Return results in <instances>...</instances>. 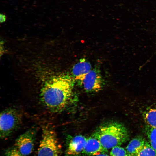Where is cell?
I'll list each match as a JSON object with an SVG mask.
<instances>
[{
	"label": "cell",
	"instance_id": "9c48e42d",
	"mask_svg": "<svg viewBox=\"0 0 156 156\" xmlns=\"http://www.w3.org/2000/svg\"><path fill=\"white\" fill-rule=\"evenodd\" d=\"M90 62L85 59H81L74 65L72 70V76L76 80L81 82L86 75L92 70Z\"/></svg>",
	"mask_w": 156,
	"mask_h": 156
},
{
	"label": "cell",
	"instance_id": "6da1fadb",
	"mask_svg": "<svg viewBox=\"0 0 156 156\" xmlns=\"http://www.w3.org/2000/svg\"><path fill=\"white\" fill-rule=\"evenodd\" d=\"M75 81L71 75L67 74L49 77L40 90V97L43 104L53 112L64 109L72 98Z\"/></svg>",
	"mask_w": 156,
	"mask_h": 156
},
{
	"label": "cell",
	"instance_id": "ac0fdd59",
	"mask_svg": "<svg viewBox=\"0 0 156 156\" xmlns=\"http://www.w3.org/2000/svg\"><path fill=\"white\" fill-rule=\"evenodd\" d=\"M125 156H132L129 155H128V154H127V155H126Z\"/></svg>",
	"mask_w": 156,
	"mask_h": 156
},
{
	"label": "cell",
	"instance_id": "7a4b0ae2",
	"mask_svg": "<svg viewBox=\"0 0 156 156\" xmlns=\"http://www.w3.org/2000/svg\"><path fill=\"white\" fill-rule=\"evenodd\" d=\"M92 136L97 139L107 150L125 143L129 138L127 128L122 124L116 122L104 124L94 132Z\"/></svg>",
	"mask_w": 156,
	"mask_h": 156
},
{
	"label": "cell",
	"instance_id": "5bb4252c",
	"mask_svg": "<svg viewBox=\"0 0 156 156\" xmlns=\"http://www.w3.org/2000/svg\"><path fill=\"white\" fill-rule=\"evenodd\" d=\"M127 154L126 149L120 146L113 147L110 152V156H125Z\"/></svg>",
	"mask_w": 156,
	"mask_h": 156
},
{
	"label": "cell",
	"instance_id": "8992f818",
	"mask_svg": "<svg viewBox=\"0 0 156 156\" xmlns=\"http://www.w3.org/2000/svg\"><path fill=\"white\" fill-rule=\"evenodd\" d=\"M84 89L88 92H96L101 90L103 80L99 70L96 68L92 69L81 82Z\"/></svg>",
	"mask_w": 156,
	"mask_h": 156
},
{
	"label": "cell",
	"instance_id": "277c9868",
	"mask_svg": "<svg viewBox=\"0 0 156 156\" xmlns=\"http://www.w3.org/2000/svg\"><path fill=\"white\" fill-rule=\"evenodd\" d=\"M0 116V136L4 139L11 135L20 127L22 115L17 109L9 108L2 111Z\"/></svg>",
	"mask_w": 156,
	"mask_h": 156
},
{
	"label": "cell",
	"instance_id": "7c38bea8",
	"mask_svg": "<svg viewBox=\"0 0 156 156\" xmlns=\"http://www.w3.org/2000/svg\"><path fill=\"white\" fill-rule=\"evenodd\" d=\"M135 156H156V151L148 141H146L143 148Z\"/></svg>",
	"mask_w": 156,
	"mask_h": 156
},
{
	"label": "cell",
	"instance_id": "3957f363",
	"mask_svg": "<svg viewBox=\"0 0 156 156\" xmlns=\"http://www.w3.org/2000/svg\"><path fill=\"white\" fill-rule=\"evenodd\" d=\"M42 130L37 156H59L61 147L55 131L52 127L47 126L43 127Z\"/></svg>",
	"mask_w": 156,
	"mask_h": 156
},
{
	"label": "cell",
	"instance_id": "5b68a950",
	"mask_svg": "<svg viewBox=\"0 0 156 156\" xmlns=\"http://www.w3.org/2000/svg\"><path fill=\"white\" fill-rule=\"evenodd\" d=\"M37 129L33 127L21 135L16 140L14 147L23 155L26 156L33 151Z\"/></svg>",
	"mask_w": 156,
	"mask_h": 156
},
{
	"label": "cell",
	"instance_id": "8fae6325",
	"mask_svg": "<svg viewBox=\"0 0 156 156\" xmlns=\"http://www.w3.org/2000/svg\"><path fill=\"white\" fill-rule=\"evenodd\" d=\"M143 118L147 126L156 128V108H151L146 111L144 113Z\"/></svg>",
	"mask_w": 156,
	"mask_h": 156
},
{
	"label": "cell",
	"instance_id": "52a82bcc",
	"mask_svg": "<svg viewBox=\"0 0 156 156\" xmlns=\"http://www.w3.org/2000/svg\"><path fill=\"white\" fill-rule=\"evenodd\" d=\"M107 152L108 150L97 139L92 136L87 138L82 154L84 156H94Z\"/></svg>",
	"mask_w": 156,
	"mask_h": 156
},
{
	"label": "cell",
	"instance_id": "e0dca14e",
	"mask_svg": "<svg viewBox=\"0 0 156 156\" xmlns=\"http://www.w3.org/2000/svg\"><path fill=\"white\" fill-rule=\"evenodd\" d=\"M94 156H110V155H109L106 153H104L98 154Z\"/></svg>",
	"mask_w": 156,
	"mask_h": 156
},
{
	"label": "cell",
	"instance_id": "4fadbf2b",
	"mask_svg": "<svg viewBox=\"0 0 156 156\" xmlns=\"http://www.w3.org/2000/svg\"><path fill=\"white\" fill-rule=\"evenodd\" d=\"M146 133L148 142L156 151V128H151L147 126Z\"/></svg>",
	"mask_w": 156,
	"mask_h": 156
},
{
	"label": "cell",
	"instance_id": "2e32d148",
	"mask_svg": "<svg viewBox=\"0 0 156 156\" xmlns=\"http://www.w3.org/2000/svg\"><path fill=\"white\" fill-rule=\"evenodd\" d=\"M0 23H3L6 21L7 16L5 14L1 13L0 14Z\"/></svg>",
	"mask_w": 156,
	"mask_h": 156
},
{
	"label": "cell",
	"instance_id": "30bf717a",
	"mask_svg": "<svg viewBox=\"0 0 156 156\" xmlns=\"http://www.w3.org/2000/svg\"><path fill=\"white\" fill-rule=\"evenodd\" d=\"M146 141L144 138L140 135L133 138L126 147L127 154L132 156H135L143 148Z\"/></svg>",
	"mask_w": 156,
	"mask_h": 156
},
{
	"label": "cell",
	"instance_id": "ba28073f",
	"mask_svg": "<svg viewBox=\"0 0 156 156\" xmlns=\"http://www.w3.org/2000/svg\"><path fill=\"white\" fill-rule=\"evenodd\" d=\"M87 138L82 135H76L69 141L66 153L69 156H76L82 154Z\"/></svg>",
	"mask_w": 156,
	"mask_h": 156
},
{
	"label": "cell",
	"instance_id": "9a60e30c",
	"mask_svg": "<svg viewBox=\"0 0 156 156\" xmlns=\"http://www.w3.org/2000/svg\"><path fill=\"white\" fill-rule=\"evenodd\" d=\"M5 156H25L22 154L14 146L7 149L5 153Z\"/></svg>",
	"mask_w": 156,
	"mask_h": 156
}]
</instances>
